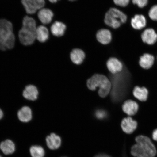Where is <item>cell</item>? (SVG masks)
I'll use <instances>...</instances> for the list:
<instances>
[{
  "instance_id": "1",
  "label": "cell",
  "mask_w": 157,
  "mask_h": 157,
  "mask_svg": "<svg viewBox=\"0 0 157 157\" xmlns=\"http://www.w3.org/2000/svg\"><path fill=\"white\" fill-rule=\"evenodd\" d=\"M136 143L131 147V154L134 157H155L156 147L150 137L139 135L135 138Z\"/></svg>"
},
{
  "instance_id": "2",
  "label": "cell",
  "mask_w": 157,
  "mask_h": 157,
  "mask_svg": "<svg viewBox=\"0 0 157 157\" xmlns=\"http://www.w3.org/2000/svg\"><path fill=\"white\" fill-rule=\"evenodd\" d=\"M37 27L35 20L28 16L23 18V26L19 31V37L21 44L29 46L33 44L36 39Z\"/></svg>"
},
{
  "instance_id": "3",
  "label": "cell",
  "mask_w": 157,
  "mask_h": 157,
  "mask_svg": "<svg viewBox=\"0 0 157 157\" xmlns=\"http://www.w3.org/2000/svg\"><path fill=\"white\" fill-rule=\"evenodd\" d=\"M88 88L92 91H95L99 88L98 95L101 98H105L109 93L111 88L110 81L106 76L103 74H96L87 80Z\"/></svg>"
},
{
  "instance_id": "4",
  "label": "cell",
  "mask_w": 157,
  "mask_h": 157,
  "mask_svg": "<svg viewBox=\"0 0 157 157\" xmlns=\"http://www.w3.org/2000/svg\"><path fill=\"white\" fill-rule=\"evenodd\" d=\"M15 42L12 24L6 20L0 19V49L10 50L14 47Z\"/></svg>"
},
{
  "instance_id": "5",
  "label": "cell",
  "mask_w": 157,
  "mask_h": 157,
  "mask_svg": "<svg viewBox=\"0 0 157 157\" xmlns=\"http://www.w3.org/2000/svg\"><path fill=\"white\" fill-rule=\"evenodd\" d=\"M127 19V15L123 12L115 8H111L106 13L104 21L108 26L117 29L122 23L126 22Z\"/></svg>"
},
{
  "instance_id": "6",
  "label": "cell",
  "mask_w": 157,
  "mask_h": 157,
  "mask_svg": "<svg viewBox=\"0 0 157 157\" xmlns=\"http://www.w3.org/2000/svg\"><path fill=\"white\" fill-rule=\"evenodd\" d=\"M23 6L27 13L34 14L38 10L41 9L44 6L45 0H21Z\"/></svg>"
},
{
  "instance_id": "7",
  "label": "cell",
  "mask_w": 157,
  "mask_h": 157,
  "mask_svg": "<svg viewBox=\"0 0 157 157\" xmlns=\"http://www.w3.org/2000/svg\"><path fill=\"white\" fill-rule=\"evenodd\" d=\"M122 131L127 134H132L136 130L137 127V121L133 120L132 118L128 117L122 119L121 123Z\"/></svg>"
},
{
  "instance_id": "8",
  "label": "cell",
  "mask_w": 157,
  "mask_h": 157,
  "mask_svg": "<svg viewBox=\"0 0 157 157\" xmlns=\"http://www.w3.org/2000/svg\"><path fill=\"white\" fill-rule=\"evenodd\" d=\"M141 38L143 42L148 45L154 44L157 40V34L154 29H147L142 33Z\"/></svg>"
},
{
  "instance_id": "9",
  "label": "cell",
  "mask_w": 157,
  "mask_h": 157,
  "mask_svg": "<svg viewBox=\"0 0 157 157\" xmlns=\"http://www.w3.org/2000/svg\"><path fill=\"white\" fill-rule=\"evenodd\" d=\"M139 105L136 101L129 99L125 101L123 104V111L129 116L136 114L139 109Z\"/></svg>"
},
{
  "instance_id": "10",
  "label": "cell",
  "mask_w": 157,
  "mask_h": 157,
  "mask_svg": "<svg viewBox=\"0 0 157 157\" xmlns=\"http://www.w3.org/2000/svg\"><path fill=\"white\" fill-rule=\"evenodd\" d=\"M46 140L47 146L52 150L58 149L61 145V139L55 133H51L50 135L46 137Z\"/></svg>"
},
{
  "instance_id": "11",
  "label": "cell",
  "mask_w": 157,
  "mask_h": 157,
  "mask_svg": "<svg viewBox=\"0 0 157 157\" xmlns=\"http://www.w3.org/2000/svg\"><path fill=\"white\" fill-rule=\"evenodd\" d=\"M39 92L36 86L29 85L25 87L23 91V95L25 99L31 101H35L38 98Z\"/></svg>"
},
{
  "instance_id": "12",
  "label": "cell",
  "mask_w": 157,
  "mask_h": 157,
  "mask_svg": "<svg viewBox=\"0 0 157 157\" xmlns=\"http://www.w3.org/2000/svg\"><path fill=\"white\" fill-rule=\"evenodd\" d=\"M96 38L97 40L101 44L105 45L107 44L112 40L111 33L109 29H101L98 31Z\"/></svg>"
},
{
  "instance_id": "13",
  "label": "cell",
  "mask_w": 157,
  "mask_h": 157,
  "mask_svg": "<svg viewBox=\"0 0 157 157\" xmlns=\"http://www.w3.org/2000/svg\"><path fill=\"white\" fill-rule=\"evenodd\" d=\"M106 65L108 70L113 74L121 71L123 69L122 63L116 58H110L107 62Z\"/></svg>"
},
{
  "instance_id": "14",
  "label": "cell",
  "mask_w": 157,
  "mask_h": 157,
  "mask_svg": "<svg viewBox=\"0 0 157 157\" xmlns=\"http://www.w3.org/2000/svg\"><path fill=\"white\" fill-rule=\"evenodd\" d=\"M147 20L144 15L141 14L135 15L131 19V25L133 28L137 30H140L146 26Z\"/></svg>"
},
{
  "instance_id": "15",
  "label": "cell",
  "mask_w": 157,
  "mask_h": 157,
  "mask_svg": "<svg viewBox=\"0 0 157 157\" xmlns=\"http://www.w3.org/2000/svg\"><path fill=\"white\" fill-rule=\"evenodd\" d=\"M38 16L41 22L44 24H48L52 21L54 14L50 9H42L39 11Z\"/></svg>"
},
{
  "instance_id": "16",
  "label": "cell",
  "mask_w": 157,
  "mask_h": 157,
  "mask_svg": "<svg viewBox=\"0 0 157 157\" xmlns=\"http://www.w3.org/2000/svg\"><path fill=\"white\" fill-rule=\"evenodd\" d=\"M70 59L72 62L76 64H81L85 58V53L81 49H73L71 52Z\"/></svg>"
},
{
  "instance_id": "17",
  "label": "cell",
  "mask_w": 157,
  "mask_h": 157,
  "mask_svg": "<svg viewBox=\"0 0 157 157\" xmlns=\"http://www.w3.org/2000/svg\"><path fill=\"white\" fill-rule=\"evenodd\" d=\"M17 117L21 122H29L32 118V111L30 108L24 106L21 108L17 113Z\"/></svg>"
},
{
  "instance_id": "18",
  "label": "cell",
  "mask_w": 157,
  "mask_h": 157,
  "mask_svg": "<svg viewBox=\"0 0 157 157\" xmlns=\"http://www.w3.org/2000/svg\"><path fill=\"white\" fill-rule=\"evenodd\" d=\"M155 58L151 54L146 53L140 57L139 63L142 68L148 69L151 67L154 63Z\"/></svg>"
},
{
  "instance_id": "19",
  "label": "cell",
  "mask_w": 157,
  "mask_h": 157,
  "mask_svg": "<svg viewBox=\"0 0 157 157\" xmlns=\"http://www.w3.org/2000/svg\"><path fill=\"white\" fill-rule=\"evenodd\" d=\"M0 149L5 155H11L15 151V144L12 141L7 139L0 144Z\"/></svg>"
},
{
  "instance_id": "20",
  "label": "cell",
  "mask_w": 157,
  "mask_h": 157,
  "mask_svg": "<svg viewBox=\"0 0 157 157\" xmlns=\"http://www.w3.org/2000/svg\"><path fill=\"white\" fill-rule=\"evenodd\" d=\"M133 96L139 101H144L148 98V92L146 87L136 86L133 89Z\"/></svg>"
},
{
  "instance_id": "21",
  "label": "cell",
  "mask_w": 157,
  "mask_h": 157,
  "mask_svg": "<svg viewBox=\"0 0 157 157\" xmlns=\"http://www.w3.org/2000/svg\"><path fill=\"white\" fill-rule=\"evenodd\" d=\"M66 29V25L63 23L56 21L52 25L51 30L52 34L54 36L60 37L64 34Z\"/></svg>"
},
{
  "instance_id": "22",
  "label": "cell",
  "mask_w": 157,
  "mask_h": 157,
  "mask_svg": "<svg viewBox=\"0 0 157 157\" xmlns=\"http://www.w3.org/2000/svg\"><path fill=\"white\" fill-rule=\"evenodd\" d=\"M49 38V32L48 29L43 25L37 27L36 31V39L39 42L44 43Z\"/></svg>"
},
{
  "instance_id": "23",
  "label": "cell",
  "mask_w": 157,
  "mask_h": 157,
  "mask_svg": "<svg viewBox=\"0 0 157 157\" xmlns=\"http://www.w3.org/2000/svg\"><path fill=\"white\" fill-rule=\"evenodd\" d=\"M29 152L32 157H44L45 151L42 147L39 146H31Z\"/></svg>"
},
{
  "instance_id": "24",
  "label": "cell",
  "mask_w": 157,
  "mask_h": 157,
  "mask_svg": "<svg viewBox=\"0 0 157 157\" xmlns=\"http://www.w3.org/2000/svg\"><path fill=\"white\" fill-rule=\"evenodd\" d=\"M149 17L153 21H157V5L151 8L148 12Z\"/></svg>"
},
{
  "instance_id": "25",
  "label": "cell",
  "mask_w": 157,
  "mask_h": 157,
  "mask_svg": "<svg viewBox=\"0 0 157 157\" xmlns=\"http://www.w3.org/2000/svg\"><path fill=\"white\" fill-rule=\"evenodd\" d=\"M132 1L133 4L137 5L141 8L146 6L148 3V0H132Z\"/></svg>"
},
{
  "instance_id": "26",
  "label": "cell",
  "mask_w": 157,
  "mask_h": 157,
  "mask_svg": "<svg viewBox=\"0 0 157 157\" xmlns=\"http://www.w3.org/2000/svg\"><path fill=\"white\" fill-rule=\"evenodd\" d=\"M116 5L122 7H125L128 5L130 0H113Z\"/></svg>"
},
{
  "instance_id": "27",
  "label": "cell",
  "mask_w": 157,
  "mask_h": 157,
  "mask_svg": "<svg viewBox=\"0 0 157 157\" xmlns=\"http://www.w3.org/2000/svg\"><path fill=\"white\" fill-rule=\"evenodd\" d=\"M151 139L153 141L157 142V128L153 131Z\"/></svg>"
},
{
  "instance_id": "28",
  "label": "cell",
  "mask_w": 157,
  "mask_h": 157,
  "mask_svg": "<svg viewBox=\"0 0 157 157\" xmlns=\"http://www.w3.org/2000/svg\"><path fill=\"white\" fill-rule=\"evenodd\" d=\"M95 157H110L109 156H108V155L105 154H100L99 155H98L96 156Z\"/></svg>"
},
{
  "instance_id": "29",
  "label": "cell",
  "mask_w": 157,
  "mask_h": 157,
  "mask_svg": "<svg viewBox=\"0 0 157 157\" xmlns=\"http://www.w3.org/2000/svg\"><path fill=\"white\" fill-rule=\"evenodd\" d=\"M3 116V113L2 109H0V120L2 118Z\"/></svg>"
},
{
  "instance_id": "30",
  "label": "cell",
  "mask_w": 157,
  "mask_h": 157,
  "mask_svg": "<svg viewBox=\"0 0 157 157\" xmlns=\"http://www.w3.org/2000/svg\"><path fill=\"white\" fill-rule=\"evenodd\" d=\"M49 1L52 3H56L57 2L59 1V0H48Z\"/></svg>"
},
{
  "instance_id": "31",
  "label": "cell",
  "mask_w": 157,
  "mask_h": 157,
  "mask_svg": "<svg viewBox=\"0 0 157 157\" xmlns=\"http://www.w3.org/2000/svg\"><path fill=\"white\" fill-rule=\"evenodd\" d=\"M69 1H75L76 0H69Z\"/></svg>"
},
{
  "instance_id": "32",
  "label": "cell",
  "mask_w": 157,
  "mask_h": 157,
  "mask_svg": "<svg viewBox=\"0 0 157 157\" xmlns=\"http://www.w3.org/2000/svg\"><path fill=\"white\" fill-rule=\"evenodd\" d=\"M0 157H2V156L1 155H0Z\"/></svg>"
}]
</instances>
